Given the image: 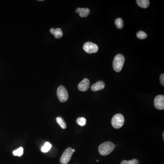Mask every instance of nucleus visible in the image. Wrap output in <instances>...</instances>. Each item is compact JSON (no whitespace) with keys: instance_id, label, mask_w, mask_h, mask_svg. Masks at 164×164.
<instances>
[{"instance_id":"f257e3e1","label":"nucleus","mask_w":164,"mask_h":164,"mask_svg":"<svg viewBox=\"0 0 164 164\" xmlns=\"http://www.w3.org/2000/svg\"><path fill=\"white\" fill-rule=\"evenodd\" d=\"M115 148V145L110 141L105 142L99 146V151L100 155L106 156L111 153Z\"/></svg>"},{"instance_id":"f03ea898","label":"nucleus","mask_w":164,"mask_h":164,"mask_svg":"<svg viewBox=\"0 0 164 164\" xmlns=\"http://www.w3.org/2000/svg\"><path fill=\"white\" fill-rule=\"evenodd\" d=\"M125 58L123 55L117 54L114 57L113 63V68L116 72H120L123 68Z\"/></svg>"},{"instance_id":"7ed1b4c3","label":"nucleus","mask_w":164,"mask_h":164,"mask_svg":"<svg viewBox=\"0 0 164 164\" xmlns=\"http://www.w3.org/2000/svg\"><path fill=\"white\" fill-rule=\"evenodd\" d=\"M124 123V117L121 114H118L114 115L111 120L112 126L117 129L122 127Z\"/></svg>"},{"instance_id":"20e7f679","label":"nucleus","mask_w":164,"mask_h":164,"mask_svg":"<svg viewBox=\"0 0 164 164\" xmlns=\"http://www.w3.org/2000/svg\"><path fill=\"white\" fill-rule=\"evenodd\" d=\"M75 150L71 148H68L64 151L60 158V162L62 164H67L70 161L72 156Z\"/></svg>"},{"instance_id":"39448f33","label":"nucleus","mask_w":164,"mask_h":164,"mask_svg":"<svg viewBox=\"0 0 164 164\" xmlns=\"http://www.w3.org/2000/svg\"><path fill=\"white\" fill-rule=\"evenodd\" d=\"M57 96L61 102H66L68 99V92L63 86L58 87L57 90Z\"/></svg>"},{"instance_id":"423d86ee","label":"nucleus","mask_w":164,"mask_h":164,"mask_svg":"<svg viewBox=\"0 0 164 164\" xmlns=\"http://www.w3.org/2000/svg\"><path fill=\"white\" fill-rule=\"evenodd\" d=\"M84 50L88 53H96L99 50L98 46L92 42H86L83 46Z\"/></svg>"},{"instance_id":"0eeeda50","label":"nucleus","mask_w":164,"mask_h":164,"mask_svg":"<svg viewBox=\"0 0 164 164\" xmlns=\"http://www.w3.org/2000/svg\"><path fill=\"white\" fill-rule=\"evenodd\" d=\"M155 107L157 109L163 110L164 109V96L159 95L155 98L154 100Z\"/></svg>"},{"instance_id":"6e6552de","label":"nucleus","mask_w":164,"mask_h":164,"mask_svg":"<svg viewBox=\"0 0 164 164\" xmlns=\"http://www.w3.org/2000/svg\"><path fill=\"white\" fill-rule=\"evenodd\" d=\"M90 86V80L88 79H85L78 85V89L80 91L85 92L89 90Z\"/></svg>"},{"instance_id":"1a4fd4ad","label":"nucleus","mask_w":164,"mask_h":164,"mask_svg":"<svg viewBox=\"0 0 164 164\" xmlns=\"http://www.w3.org/2000/svg\"><path fill=\"white\" fill-rule=\"evenodd\" d=\"M105 87V83L102 81H99L91 86V90L93 91H98L103 90Z\"/></svg>"},{"instance_id":"9d476101","label":"nucleus","mask_w":164,"mask_h":164,"mask_svg":"<svg viewBox=\"0 0 164 164\" xmlns=\"http://www.w3.org/2000/svg\"><path fill=\"white\" fill-rule=\"evenodd\" d=\"M76 13L79 14L82 18H86L90 14V10L87 8H78L76 10Z\"/></svg>"},{"instance_id":"9b49d317","label":"nucleus","mask_w":164,"mask_h":164,"mask_svg":"<svg viewBox=\"0 0 164 164\" xmlns=\"http://www.w3.org/2000/svg\"><path fill=\"white\" fill-rule=\"evenodd\" d=\"M137 3L139 7L143 8H146L150 5V1L149 0H137Z\"/></svg>"},{"instance_id":"f8f14e48","label":"nucleus","mask_w":164,"mask_h":164,"mask_svg":"<svg viewBox=\"0 0 164 164\" xmlns=\"http://www.w3.org/2000/svg\"><path fill=\"white\" fill-rule=\"evenodd\" d=\"M57 122L62 128L65 129L67 127V124L64 120L63 118L61 117H58L56 118Z\"/></svg>"},{"instance_id":"ddd939ff","label":"nucleus","mask_w":164,"mask_h":164,"mask_svg":"<svg viewBox=\"0 0 164 164\" xmlns=\"http://www.w3.org/2000/svg\"><path fill=\"white\" fill-rule=\"evenodd\" d=\"M52 147V145L50 143L46 142L44 145L41 147V151L43 153H46L50 150Z\"/></svg>"},{"instance_id":"4468645a","label":"nucleus","mask_w":164,"mask_h":164,"mask_svg":"<svg viewBox=\"0 0 164 164\" xmlns=\"http://www.w3.org/2000/svg\"><path fill=\"white\" fill-rule=\"evenodd\" d=\"M23 153H24V149H23V147H21L18 148V149L14 150L13 151V154L14 156H18L20 157L23 156Z\"/></svg>"},{"instance_id":"2eb2a0df","label":"nucleus","mask_w":164,"mask_h":164,"mask_svg":"<svg viewBox=\"0 0 164 164\" xmlns=\"http://www.w3.org/2000/svg\"><path fill=\"white\" fill-rule=\"evenodd\" d=\"M53 35L56 38H60L63 36V33L61 29L59 28H56L55 29V31Z\"/></svg>"},{"instance_id":"dca6fc26","label":"nucleus","mask_w":164,"mask_h":164,"mask_svg":"<svg viewBox=\"0 0 164 164\" xmlns=\"http://www.w3.org/2000/svg\"><path fill=\"white\" fill-rule=\"evenodd\" d=\"M115 24L118 29H122L123 27V21L121 18H118L115 21Z\"/></svg>"},{"instance_id":"f3484780","label":"nucleus","mask_w":164,"mask_h":164,"mask_svg":"<svg viewBox=\"0 0 164 164\" xmlns=\"http://www.w3.org/2000/svg\"><path fill=\"white\" fill-rule=\"evenodd\" d=\"M77 123L81 126H84L86 124V119L84 117H80L77 119Z\"/></svg>"},{"instance_id":"a211bd4d","label":"nucleus","mask_w":164,"mask_h":164,"mask_svg":"<svg viewBox=\"0 0 164 164\" xmlns=\"http://www.w3.org/2000/svg\"><path fill=\"white\" fill-rule=\"evenodd\" d=\"M121 164H139V161L136 159L130 160V161L123 160L121 162Z\"/></svg>"},{"instance_id":"6ab92c4d","label":"nucleus","mask_w":164,"mask_h":164,"mask_svg":"<svg viewBox=\"0 0 164 164\" xmlns=\"http://www.w3.org/2000/svg\"><path fill=\"white\" fill-rule=\"evenodd\" d=\"M136 36L139 39H144L146 38L147 35L143 31H139L137 33Z\"/></svg>"},{"instance_id":"aec40b11","label":"nucleus","mask_w":164,"mask_h":164,"mask_svg":"<svg viewBox=\"0 0 164 164\" xmlns=\"http://www.w3.org/2000/svg\"><path fill=\"white\" fill-rule=\"evenodd\" d=\"M160 81H161V84L163 86L164 85V74H161L160 76Z\"/></svg>"},{"instance_id":"412c9836","label":"nucleus","mask_w":164,"mask_h":164,"mask_svg":"<svg viewBox=\"0 0 164 164\" xmlns=\"http://www.w3.org/2000/svg\"><path fill=\"white\" fill-rule=\"evenodd\" d=\"M55 31V29L54 28H51L50 30V32L51 33H52V35H53V34H54V32Z\"/></svg>"},{"instance_id":"4be33fe9","label":"nucleus","mask_w":164,"mask_h":164,"mask_svg":"<svg viewBox=\"0 0 164 164\" xmlns=\"http://www.w3.org/2000/svg\"><path fill=\"white\" fill-rule=\"evenodd\" d=\"M163 138L164 139V132L163 133Z\"/></svg>"}]
</instances>
